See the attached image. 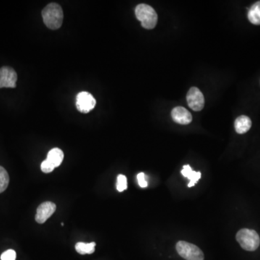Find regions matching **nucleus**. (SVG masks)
Wrapping results in <instances>:
<instances>
[{"label":"nucleus","instance_id":"f257e3e1","mask_svg":"<svg viewBox=\"0 0 260 260\" xmlns=\"http://www.w3.org/2000/svg\"><path fill=\"white\" fill-rule=\"evenodd\" d=\"M43 22L51 30H57L63 22V10L57 3H50L42 11Z\"/></svg>","mask_w":260,"mask_h":260},{"label":"nucleus","instance_id":"f03ea898","mask_svg":"<svg viewBox=\"0 0 260 260\" xmlns=\"http://www.w3.org/2000/svg\"><path fill=\"white\" fill-rule=\"evenodd\" d=\"M135 15L137 20L142 23V26L145 29L155 28L158 22V14L148 4H138L135 8Z\"/></svg>","mask_w":260,"mask_h":260},{"label":"nucleus","instance_id":"7ed1b4c3","mask_svg":"<svg viewBox=\"0 0 260 260\" xmlns=\"http://www.w3.org/2000/svg\"><path fill=\"white\" fill-rule=\"evenodd\" d=\"M237 240L242 248L246 251H255L260 245L259 235L256 231L252 229H241L237 233Z\"/></svg>","mask_w":260,"mask_h":260},{"label":"nucleus","instance_id":"20e7f679","mask_svg":"<svg viewBox=\"0 0 260 260\" xmlns=\"http://www.w3.org/2000/svg\"><path fill=\"white\" fill-rule=\"evenodd\" d=\"M178 254L186 260H204V254L197 246L180 241L176 246Z\"/></svg>","mask_w":260,"mask_h":260},{"label":"nucleus","instance_id":"39448f33","mask_svg":"<svg viewBox=\"0 0 260 260\" xmlns=\"http://www.w3.org/2000/svg\"><path fill=\"white\" fill-rule=\"evenodd\" d=\"M96 101L90 93L80 92L76 97V107L80 112L83 114L89 113L96 107Z\"/></svg>","mask_w":260,"mask_h":260},{"label":"nucleus","instance_id":"423d86ee","mask_svg":"<svg viewBox=\"0 0 260 260\" xmlns=\"http://www.w3.org/2000/svg\"><path fill=\"white\" fill-rule=\"evenodd\" d=\"M188 105L195 112L202 110L205 106V98L198 88L192 87L188 91L187 95Z\"/></svg>","mask_w":260,"mask_h":260},{"label":"nucleus","instance_id":"0eeeda50","mask_svg":"<svg viewBox=\"0 0 260 260\" xmlns=\"http://www.w3.org/2000/svg\"><path fill=\"white\" fill-rule=\"evenodd\" d=\"M17 80V73L12 67H2L0 69V88H14Z\"/></svg>","mask_w":260,"mask_h":260},{"label":"nucleus","instance_id":"6e6552de","mask_svg":"<svg viewBox=\"0 0 260 260\" xmlns=\"http://www.w3.org/2000/svg\"><path fill=\"white\" fill-rule=\"evenodd\" d=\"M57 206L51 202H45L38 206L35 219L38 224H44L55 212Z\"/></svg>","mask_w":260,"mask_h":260},{"label":"nucleus","instance_id":"1a4fd4ad","mask_svg":"<svg viewBox=\"0 0 260 260\" xmlns=\"http://www.w3.org/2000/svg\"><path fill=\"white\" fill-rule=\"evenodd\" d=\"M171 117L173 121L179 125H189L192 121V116L190 112L184 107H175L171 112Z\"/></svg>","mask_w":260,"mask_h":260},{"label":"nucleus","instance_id":"9d476101","mask_svg":"<svg viewBox=\"0 0 260 260\" xmlns=\"http://www.w3.org/2000/svg\"><path fill=\"white\" fill-rule=\"evenodd\" d=\"M236 131L239 134H245L250 130L252 127V121L250 117L242 115L236 120L234 123Z\"/></svg>","mask_w":260,"mask_h":260},{"label":"nucleus","instance_id":"9b49d317","mask_svg":"<svg viewBox=\"0 0 260 260\" xmlns=\"http://www.w3.org/2000/svg\"><path fill=\"white\" fill-rule=\"evenodd\" d=\"M181 174H182L184 177H187V179H189V183L188 184V187H192L195 186L197 181L201 178V173L193 171L189 165H185V166L183 167Z\"/></svg>","mask_w":260,"mask_h":260},{"label":"nucleus","instance_id":"f8f14e48","mask_svg":"<svg viewBox=\"0 0 260 260\" xmlns=\"http://www.w3.org/2000/svg\"><path fill=\"white\" fill-rule=\"evenodd\" d=\"M63 151L61 149L55 147V148L51 149L50 151L49 152L46 160L50 162L54 168H57V167L60 166L61 163L63 161Z\"/></svg>","mask_w":260,"mask_h":260},{"label":"nucleus","instance_id":"ddd939ff","mask_svg":"<svg viewBox=\"0 0 260 260\" xmlns=\"http://www.w3.org/2000/svg\"><path fill=\"white\" fill-rule=\"evenodd\" d=\"M248 19L254 25H260V1H257L249 9Z\"/></svg>","mask_w":260,"mask_h":260},{"label":"nucleus","instance_id":"4468645a","mask_svg":"<svg viewBox=\"0 0 260 260\" xmlns=\"http://www.w3.org/2000/svg\"><path fill=\"white\" fill-rule=\"evenodd\" d=\"M95 247H96V243L95 242H91V243H83V242H78L75 245V250L80 255H91L95 252Z\"/></svg>","mask_w":260,"mask_h":260},{"label":"nucleus","instance_id":"2eb2a0df","mask_svg":"<svg viewBox=\"0 0 260 260\" xmlns=\"http://www.w3.org/2000/svg\"><path fill=\"white\" fill-rule=\"evenodd\" d=\"M9 181V177L7 171L2 166H0V193L6 190Z\"/></svg>","mask_w":260,"mask_h":260},{"label":"nucleus","instance_id":"dca6fc26","mask_svg":"<svg viewBox=\"0 0 260 260\" xmlns=\"http://www.w3.org/2000/svg\"><path fill=\"white\" fill-rule=\"evenodd\" d=\"M128 188V179L125 175L120 174L117 176V189L119 192H123Z\"/></svg>","mask_w":260,"mask_h":260},{"label":"nucleus","instance_id":"f3484780","mask_svg":"<svg viewBox=\"0 0 260 260\" xmlns=\"http://www.w3.org/2000/svg\"><path fill=\"white\" fill-rule=\"evenodd\" d=\"M16 253L13 250H8L1 254V260H15Z\"/></svg>","mask_w":260,"mask_h":260},{"label":"nucleus","instance_id":"a211bd4d","mask_svg":"<svg viewBox=\"0 0 260 260\" xmlns=\"http://www.w3.org/2000/svg\"><path fill=\"white\" fill-rule=\"evenodd\" d=\"M54 167L52 166V164L50 163V162L48 161L47 160H43L42 163L41 165V171H43V173H51L54 171Z\"/></svg>","mask_w":260,"mask_h":260},{"label":"nucleus","instance_id":"6ab92c4d","mask_svg":"<svg viewBox=\"0 0 260 260\" xmlns=\"http://www.w3.org/2000/svg\"><path fill=\"white\" fill-rule=\"evenodd\" d=\"M137 181L139 187L142 188L147 187V181L146 180L145 174L144 173H139L137 175Z\"/></svg>","mask_w":260,"mask_h":260}]
</instances>
